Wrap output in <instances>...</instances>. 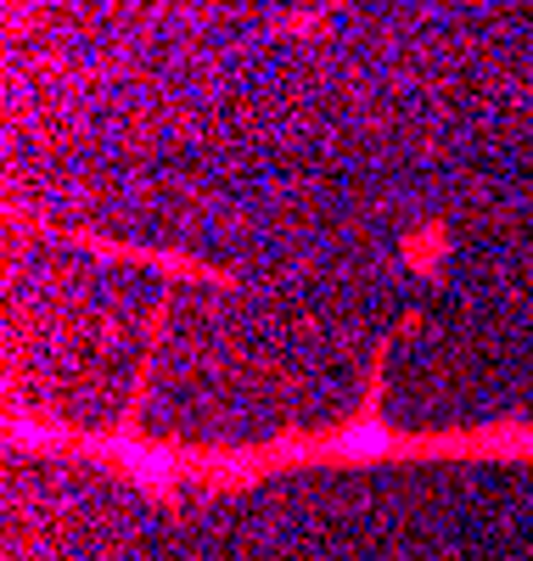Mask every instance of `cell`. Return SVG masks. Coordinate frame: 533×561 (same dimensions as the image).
Returning a JSON list of instances; mask_svg holds the SVG:
<instances>
[{"label":"cell","mask_w":533,"mask_h":561,"mask_svg":"<svg viewBox=\"0 0 533 561\" xmlns=\"http://www.w3.org/2000/svg\"><path fill=\"white\" fill-rule=\"evenodd\" d=\"M124 472L147 489H169L174 483V460L169 449H152V444H124Z\"/></svg>","instance_id":"cell-1"},{"label":"cell","mask_w":533,"mask_h":561,"mask_svg":"<svg viewBox=\"0 0 533 561\" xmlns=\"http://www.w3.org/2000/svg\"><path fill=\"white\" fill-rule=\"evenodd\" d=\"M337 449H343L349 460H360V455H382V449H387V433L365 415V427H360V433H349V438H337Z\"/></svg>","instance_id":"cell-2"}]
</instances>
